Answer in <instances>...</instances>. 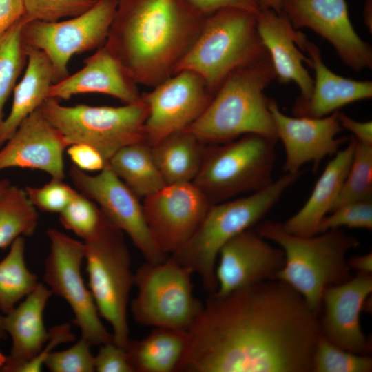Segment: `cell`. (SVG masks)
<instances>
[{
  "label": "cell",
  "mask_w": 372,
  "mask_h": 372,
  "mask_svg": "<svg viewBox=\"0 0 372 372\" xmlns=\"http://www.w3.org/2000/svg\"><path fill=\"white\" fill-rule=\"evenodd\" d=\"M319 316L276 279L209 295L176 372H312Z\"/></svg>",
  "instance_id": "obj_1"
},
{
  "label": "cell",
  "mask_w": 372,
  "mask_h": 372,
  "mask_svg": "<svg viewBox=\"0 0 372 372\" xmlns=\"http://www.w3.org/2000/svg\"><path fill=\"white\" fill-rule=\"evenodd\" d=\"M205 17L187 0H118L105 45L137 85L153 87L175 73Z\"/></svg>",
  "instance_id": "obj_2"
},
{
  "label": "cell",
  "mask_w": 372,
  "mask_h": 372,
  "mask_svg": "<svg viewBox=\"0 0 372 372\" xmlns=\"http://www.w3.org/2000/svg\"><path fill=\"white\" fill-rule=\"evenodd\" d=\"M276 79L267 52L233 70L203 114L186 130L204 143H225L246 134L278 141L265 89Z\"/></svg>",
  "instance_id": "obj_3"
},
{
  "label": "cell",
  "mask_w": 372,
  "mask_h": 372,
  "mask_svg": "<svg viewBox=\"0 0 372 372\" xmlns=\"http://www.w3.org/2000/svg\"><path fill=\"white\" fill-rule=\"evenodd\" d=\"M256 230L284 253V265L275 279L298 292L319 313L324 289L352 277L347 255L358 246L359 241L340 228L300 236L285 231L282 223L265 220Z\"/></svg>",
  "instance_id": "obj_4"
},
{
  "label": "cell",
  "mask_w": 372,
  "mask_h": 372,
  "mask_svg": "<svg viewBox=\"0 0 372 372\" xmlns=\"http://www.w3.org/2000/svg\"><path fill=\"white\" fill-rule=\"evenodd\" d=\"M302 173H286L268 187L247 196L211 204L192 236L170 256L192 274L199 276L209 295L214 293L216 262L223 246L259 223Z\"/></svg>",
  "instance_id": "obj_5"
},
{
  "label": "cell",
  "mask_w": 372,
  "mask_h": 372,
  "mask_svg": "<svg viewBox=\"0 0 372 372\" xmlns=\"http://www.w3.org/2000/svg\"><path fill=\"white\" fill-rule=\"evenodd\" d=\"M257 14L225 8L207 15L175 73L187 70L198 74L214 95L233 70L267 52L258 32Z\"/></svg>",
  "instance_id": "obj_6"
},
{
  "label": "cell",
  "mask_w": 372,
  "mask_h": 372,
  "mask_svg": "<svg viewBox=\"0 0 372 372\" xmlns=\"http://www.w3.org/2000/svg\"><path fill=\"white\" fill-rule=\"evenodd\" d=\"M278 141L246 134L220 145L206 147L193 183L211 204L253 193L270 185Z\"/></svg>",
  "instance_id": "obj_7"
},
{
  "label": "cell",
  "mask_w": 372,
  "mask_h": 372,
  "mask_svg": "<svg viewBox=\"0 0 372 372\" xmlns=\"http://www.w3.org/2000/svg\"><path fill=\"white\" fill-rule=\"evenodd\" d=\"M83 242L88 288L100 316L112 327L113 342L126 349L130 340L127 305L134 273L123 232L105 216L99 230Z\"/></svg>",
  "instance_id": "obj_8"
},
{
  "label": "cell",
  "mask_w": 372,
  "mask_h": 372,
  "mask_svg": "<svg viewBox=\"0 0 372 372\" xmlns=\"http://www.w3.org/2000/svg\"><path fill=\"white\" fill-rule=\"evenodd\" d=\"M38 110L62 134L69 145H89L107 161L121 147L145 142L148 110L143 98L118 107L65 106L59 100L48 98Z\"/></svg>",
  "instance_id": "obj_9"
},
{
  "label": "cell",
  "mask_w": 372,
  "mask_h": 372,
  "mask_svg": "<svg viewBox=\"0 0 372 372\" xmlns=\"http://www.w3.org/2000/svg\"><path fill=\"white\" fill-rule=\"evenodd\" d=\"M192 273L171 256L146 262L134 273L137 296L131 311L139 324L187 331L203 309L194 294Z\"/></svg>",
  "instance_id": "obj_10"
},
{
  "label": "cell",
  "mask_w": 372,
  "mask_h": 372,
  "mask_svg": "<svg viewBox=\"0 0 372 372\" xmlns=\"http://www.w3.org/2000/svg\"><path fill=\"white\" fill-rule=\"evenodd\" d=\"M117 4L118 0H98L87 12L68 20L27 22L22 30L23 44L47 56L54 83H57L70 75L68 63L74 55L105 43Z\"/></svg>",
  "instance_id": "obj_11"
},
{
  "label": "cell",
  "mask_w": 372,
  "mask_h": 372,
  "mask_svg": "<svg viewBox=\"0 0 372 372\" xmlns=\"http://www.w3.org/2000/svg\"><path fill=\"white\" fill-rule=\"evenodd\" d=\"M47 236L50 252L45 261L43 278L49 289L69 304L74 313L72 322L79 328L81 337L92 346L113 341L81 275L84 242L54 228L47 230Z\"/></svg>",
  "instance_id": "obj_12"
},
{
  "label": "cell",
  "mask_w": 372,
  "mask_h": 372,
  "mask_svg": "<svg viewBox=\"0 0 372 372\" xmlns=\"http://www.w3.org/2000/svg\"><path fill=\"white\" fill-rule=\"evenodd\" d=\"M70 177L80 193L96 202L106 218L130 238L146 262L158 263L168 255L156 242L138 197L112 172L108 163L95 176L75 165Z\"/></svg>",
  "instance_id": "obj_13"
},
{
  "label": "cell",
  "mask_w": 372,
  "mask_h": 372,
  "mask_svg": "<svg viewBox=\"0 0 372 372\" xmlns=\"http://www.w3.org/2000/svg\"><path fill=\"white\" fill-rule=\"evenodd\" d=\"M141 96L148 110L145 142L152 147L166 136L186 130L203 114L213 94L200 75L185 70Z\"/></svg>",
  "instance_id": "obj_14"
},
{
  "label": "cell",
  "mask_w": 372,
  "mask_h": 372,
  "mask_svg": "<svg viewBox=\"0 0 372 372\" xmlns=\"http://www.w3.org/2000/svg\"><path fill=\"white\" fill-rule=\"evenodd\" d=\"M280 11L293 28H307L325 39L353 70L372 68L371 46L353 28L346 0H280Z\"/></svg>",
  "instance_id": "obj_15"
},
{
  "label": "cell",
  "mask_w": 372,
  "mask_h": 372,
  "mask_svg": "<svg viewBox=\"0 0 372 372\" xmlns=\"http://www.w3.org/2000/svg\"><path fill=\"white\" fill-rule=\"evenodd\" d=\"M142 205L156 242L171 255L192 236L211 204L193 183H185L166 185Z\"/></svg>",
  "instance_id": "obj_16"
},
{
  "label": "cell",
  "mask_w": 372,
  "mask_h": 372,
  "mask_svg": "<svg viewBox=\"0 0 372 372\" xmlns=\"http://www.w3.org/2000/svg\"><path fill=\"white\" fill-rule=\"evenodd\" d=\"M215 275L216 296L275 279L285 263L281 248L271 245L256 230L248 229L227 242L219 251Z\"/></svg>",
  "instance_id": "obj_17"
},
{
  "label": "cell",
  "mask_w": 372,
  "mask_h": 372,
  "mask_svg": "<svg viewBox=\"0 0 372 372\" xmlns=\"http://www.w3.org/2000/svg\"><path fill=\"white\" fill-rule=\"evenodd\" d=\"M371 292L372 274L368 273H357L342 283L327 287L322 296L320 333L343 349L369 355L371 343L361 328L360 313Z\"/></svg>",
  "instance_id": "obj_18"
},
{
  "label": "cell",
  "mask_w": 372,
  "mask_h": 372,
  "mask_svg": "<svg viewBox=\"0 0 372 372\" xmlns=\"http://www.w3.org/2000/svg\"><path fill=\"white\" fill-rule=\"evenodd\" d=\"M269 109L278 138L285 151L284 171L296 173L307 163H312L316 171L327 156L336 154L349 139L336 137L342 130L338 112L322 118L291 117L282 112L277 103L271 99Z\"/></svg>",
  "instance_id": "obj_19"
},
{
  "label": "cell",
  "mask_w": 372,
  "mask_h": 372,
  "mask_svg": "<svg viewBox=\"0 0 372 372\" xmlns=\"http://www.w3.org/2000/svg\"><path fill=\"white\" fill-rule=\"evenodd\" d=\"M68 146L62 134L37 109L0 148V171L13 167L30 168L63 180V152Z\"/></svg>",
  "instance_id": "obj_20"
},
{
  "label": "cell",
  "mask_w": 372,
  "mask_h": 372,
  "mask_svg": "<svg viewBox=\"0 0 372 372\" xmlns=\"http://www.w3.org/2000/svg\"><path fill=\"white\" fill-rule=\"evenodd\" d=\"M296 43L305 52L314 70L315 79L310 97L298 99L293 107L295 116L322 118L349 103L372 97V82L357 81L333 72L323 62L319 48L297 31Z\"/></svg>",
  "instance_id": "obj_21"
},
{
  "label": "cell",
  "mask_w": 372,
  "mask_h": 372,
  "mask_svg": "<svg viewBox=\"0 0 372 372\" xmlns=\"http://www.w3.org/2000/svg\"><path fill=\"white\" fill-rule=\"evenodd\" d=\"M84 63L79 71L54 83L48 98L68 100L77 94L99 93L115 97L125 104L141 99L137 84L105 44Z\"/></svg>",
  "instance_id": "obj_22"
},
{
  "label": "cell",
  "mask_w": 372,
  "mask_h": 372,
  "mask_svg": "<svg viewBox=\"0 0 372 372\" xmlns=\"http://www.w3.org/2000/svg\"><path fill=\"white\" fill-rule=\"evenodd\" d=\"M257 30L271 60L276 79L299 87L301 100L308 99L313 90V79L304 63L311 65L296 43V32L287 17L270 8H260L257 14Z\"/></svg>",
  "instance_id": "obj_23"
},
{
  "label": "cell",
  "mask_w": 372,
  "mask_h": 372,
  "mask_svg": "<svg viewBox=\"0 0 372 372\" xmlns=\"http://www.w3.org/2000/svg\"><path fill=\"white\" fill-rule=\"evenodd\" d=\"M52 294L48 287L39 282L20 304L3 316L12 348L1 371L19 372L41 351L50 335L44 324L43 311Z\"/></svg>",
  "instance_id": "obj_24"
},
{
  "label": "cell",
  "mask_w": 372,
  "mask_h": 372,
  "mask_svg": "<svg viewBox=\"0 0 372 372\" xmlns=\"http://www.w3.org/2000/svg\"><path fill=\"white\" fill-rule=\"evenodd\" d=\"M347 143V145L339 150L328 163L304 205L282 223L285 231L300 236L318 234L319 225L332 210L351 165L355 138L351 137Z\"/></svg>",
  "instance_id": "obj_25"
},
{
  "label": "cell",
  "mask_w": 372,
  "mask_h": 372,
  "mask_svg": "<svg viewBox=\"0 0 372 372\" xmlns=\"http://www.w3.org/2000/svg\"><path fill=\"white\" fill-rule=\"evenodd\" d=\"M25 73L13 90L10 114L0 123V148L19 125L48 99L50 89L54 84L52 67L47 56L35 48L25 47Z\"/></svg>",
  "instance_id": "obj_26"
},
{
  "label": "cell",
  "mask_w": 372,
  "mask_h": 372,
  "mask_svg": "<svg viewBox=\"0 0 372 372\" xmlns=\"http://www.w3.org/2000/svg\"><path fill=\"white\" fill-rule=\"evenodd\" d=\"M205 144L184 130L151 147L154 161L167 185L193 182L203 163Z\"/></svg>",
  "instance_id": "obj_27"
},
{
  "label": "cell",
  "mask_w": 372,
  "mask_h": 372,
  "mask_svg": "<svg viewBox=\"0 0 372 372\" xmlns=\"http://www.w3.org/2000/svg\"><path fill=\"white\" fill-rule=\"evenodd\" d=\"M186 343V331L154 328L145 338L130 340L125 350L134 372H176Z\"/></svg>",
  "instance_id": "obj_28"
},
{
  "label": "cell",
  "mask_w": 372,
  "mask_h": 372,
  "mask_svg": "<svg viewBox=\"0 0 372 372\" xmlns=\"http://www.w3.org/2000/svg\"><path fill=\"white\" fill-rule=\"evenodd\" d=\"M107 163L138 198H145L167 185L154 161L151 146L145 142L121 147Z\"/></svg>",
  "instance_id": "obj_29"
},
{
  "label": "cell",
  "mask_w": 372,
  "mask_h": 372,
  "mask_svg": "<svg viewBox=\"0 0 372 372\" xmlns=\"http://www.w3.org/2000/svg\"><path fill=\"white\" fill-rule=\"evenodd\" d=\"M25 189L6 180L0 190V249L36 231L39 215Z\"/></svg>",
  "instance_id": "obj_30"
},
{
  "label": "cell",
  "mask_w": 372,
  "mask_h": 372,
  "mask_svg": "<svg viewBox=\"0 0 372 372\" xmlns=\"http://www.w3.org/2000/svg\"><path fill=\"white\" fill-rule=\"evenodd\" d=\"M38 278L26 266L25 240L17 238L9 252L0 261V309L7 314L37 286Z\"/></svg>",
  "instance_id": "obj_31"
},
{
  "label": "cell",
  "mask_w": 372,
  "mask_h": 372,
  "mask_svg": "<svg viewBox=\"0 0 372 372\" xmlns=\"http://www.w3.org/2000/svg\"><path fill=\"white\" fill-rule=\"evenodd\" d=\"M27 22L23 16L0 37V123L3 120L4 105L27 62L22 39L23 28Z\"/></svg>",
  "instance_id": "obj_32"
},
{
  "label": "cell",
  "mask_w": 372,
  "mask_h": 372,
  "mask_svg": "<svg viewBox=\"0 0 372 372\" xmlns=\"http://www.w3.org/2000/svg\"><path fill=\"white\" fill-rule=\"evenodd\" d=\"M371 197L372 145L361 143L355 139L351 165L332 210L342 204L369 200Z\"/></svg>",
  "instance_id": "obj_33"
},
{
  "label": "cell",
  "mask_w": 372,
  "mask_h": 372,
  "mask_svg": "<svg viewBox=\"0 0 372 372\" xmlns=\"http://www.w3.org/2000/svg\"><path fill=\"white\" fill-rule=\"evenodd\" d=\"M369 355L355 353L343 349L328 340L321 333L316 344L312 372H371Z\"/></svg>",
  "instance_id": "obj_34"
},
{
  "label": "cell",
  "mask_w": 372,
  "mask_h": 372,
  "mask_svg": "<svg viewBox=\"0 0 372 372\" xmlns=\"http://www.w3.org/2000/svg\"><path fill=\"white\" fill-rule=\"evenodd\" d=\"M105 216L94 202L76 192L67 207L59 213V220L67 229L83 240L92 237L101 228Z\"/></svg>",
  "instance_id": "obj_35"
},
{
  "label": "cell",
  "mask_w": 372,
  "mask_h": 372,
  "mask_svg": "<svg viewBox=\"0 0 372 372\" xmlns=\"http://www.w3.org/2000/svg\"><path fill=\"white\" fill-rule=\"evenodd\" d=\"M98 0H23V17L29 21L53 22L90 10Z\"/></svg>",
  "instance_id": "obj_36"
},
{
  "label": "cell",
  "mask_w": 372,
  "mask_h": 372,
  "mask_svg": "<svg viewBox=\"0 0 372 372\" xmlns=\"http://www.w3.org/2000/svg\"><path fill=\"white\" fill-rule=\"evenodd\" d=\"M329 214L321 220L318 234L342 227L372 229L371 199L342 204Z\"/></svg>",
  "instance_id": "obj_37"
},
{
  "label": "cell",
  "mask_w": 372,
  "mask_h": 372,
  "mask_svg": "<svg viewBox=\"0 0 372 372\" xmlns=\"http://www.w3.org/2000/svg\"><path fill=\"white\" fill-rule=\"evenodd\" d=\"M91 346L81 337L69 349L51 352L45 359L43 365L51 372L95 371Z\"/></svg>",
  "instance_id": "obj_38"
},
{
  "label": "cell",
  "mask_w": 372,
  "mask_h": 372,
  "mask_svg": "<svg viewBox=\"0 0 372 372\" xmlns=\"http://www.w3.org/2000/svg\"><path fill=\"white\" fill-rule=\"evenodd\" d=\"M25 190L36 208L59 214L67 207L77 192L62 179L54 178L40 187H27Z\"/></svg>",
  "instance_id": "obj_39"
},
{
  "label": "cell",
  "mask_w": 372,
  "mask_h": 372,
  "mask_svg": "<svg viewBox=\"0 0 372 372\" xmlns=\"http://www.w3.org/2000/svg\"><path fill=\"white\" fill-rule=\"evenodd\" d=\"M94 369L98 372H134L126 350L113 341L100 345L94 356Z\"/></svg>",
  "instance_id": "obj_40"
},
{
  "label": "cell",
  "mask_w": 372,
  "mask_h": 372,
  "mask_svg": "<svg viewBox=\"0 0 372 372\" xmlns=\"http://www.w3.org/2000/svg\"><path fill=\"white\" fill-rule=\"evenodd\" d=\"M48 344L43 347L39 355L32 361L25 364L19 372H39L42 370V366L46 357L52 352L53 348L61 343L72 342L75 335L71 332L69 324H62L54 326L49 330Z\"/></svg>",
  "instance_id": "obj_41"
},
{
  "label": "cell",
  "mask_w": 372,
  "mask_h": 372,
  "mask_svg": "<svg viewBox=\"0 0 372 372\" xmlns=\"http://www.w3.org/2000/svg\"><path fill=\"white\" fill-rule=\"evenodd\" d=\"M67 153L74 165L84 172L101 171L107 163L97 149L87 144H72Z\"/></svg>",
  "instance_id": "obj_42"
},
{
  "label": "cell",
  "mask_w": 372,
  "mask_h": 372,
  "mask_svg": "<svg viewBox=\"0 0 372 372\" xmlns=\"http://www.w3.org/2000/svg\"><path fill=\"white\" fill-rule=\"evenodd\" d=\"M204 15L210 14L225 8H238L258 14L260 11L258 0H187Z\"/></svg>",
  "instance_id": "obj_43"
},
{
  "label": "cell",
  "mask_w": 372,
  "mask_h": 372,
  "mask_svg": "<svg viewBox=\"0 0 372 372\" xmlns=\"http://www.w3.org/2000/svg\"><path fill=\"white\" fill-rule=\"evenodd\" d=\"M338 120L342 129L352 133L357 141L372 145V122L354 120L343 112H338Z\"/></svg>",
  "instance_id": "obj_44"
},
{
  "label": "cell",
  "mask_w": 372,
  "mask_h": 372,
  "mask_svg": "<svg viewBox=\"0 0 372 372\" xmlns=\"http://www.w3.org/2000/svg\"><path fill=\"white\" fill-rule=\"evenodd\" d=\"M24 14L23 0H0V37Z\"/></svg>",
  "instance_id": "obj_45"
},
{
  "label": "cell",
  "mask_w": 372,
  "mask_h": 372,
  "mask_svg": "<svg viewBox=\"0 0 372 372\" xmlns=\"http://www.w3.org/2000/svg\"><path fill=\"white\" fill-rule=\"evenodd\" d=\"M350 269L357 273L372 274V253L352 256L347 260Z\"/></svg>",
  "instance_id": "obj_46"
},
{
  "label": "cell",
  "mask_w": 372,
  "mask_h": 372,
  "mask_svg": "<svg viewBox=\"0 0 372 372\" xmlns=\"http://www.w3.org/2000/svg\"><path fill=\"white\" fill-rule=\"evenodd\" d=\"M372 0H366L364 6V19L366 26L371 31V8Z\"/></svg>",
  "instance_id": "obj_47"
},
{
  "label": "cell",
  "mask_w": 372,
  "mask_h": 372,
  "mask_svg": "<svg viewBox=\"0 0 372 372\" xmlns=\"http://www.w3.org/2000/svg\"><path fill=\"white\" fill-rule=\"evenodd\" d=\"M260 8H270L276 11H280V0H258Z\"/></svg>",
  "instance_id": "obj_48"
},
{
  "label": "cell",
  "mask_w": 372,
  "mask_h": 372,
  "mask_svg": "<svg viewBox=\"0 0 372 372\" xmlns=\"http://www.w3.org/2000/svg\"><path fill=\"white\" fill-rule=\"evenodd\" d=\"M6 331L3 326V316L0 315V338H4Z\"/></svg>",
  "instance_id": "obj_49"
},
{
  "label": "cell",
  "mask_w": 372,
  "mask_h": 372,
  "mask_svg": "<svg viewBox=\"0 0 372 372\" xmlns=\"http://www.w3.org/2000/svg\"><path fill=\"white\" fill-rule=\"evenodd\" d=\"M6 361V357L0 351V369L3 367Z\"/></svg>",
  "instance_id": "obj_50"
},
{
  "label": "cell",
  "mask_w": 372,
  "mask_h": 372,
  "mask_svg": "<svg viewBox=\"0 0 372 372\" xmlns=\"http://www.w3.org/2000/svg\"><path fill=\"white\" fill-rule=\"evenodd\" d=\"M6 180H0V190L1 189V187H3L4 183H5Z\"/></svg>",
  "instance_id": "obj_51"
}]
</instances>
